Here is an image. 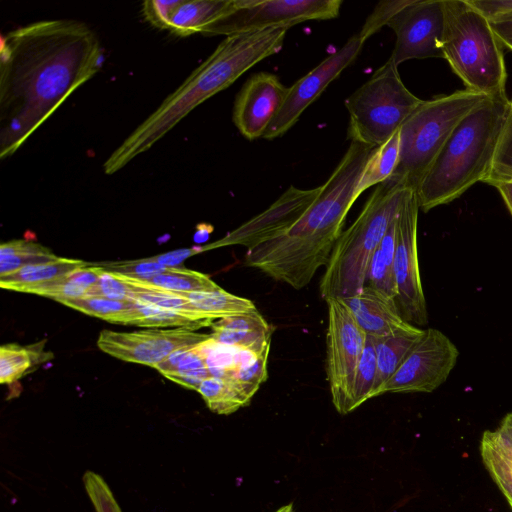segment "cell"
Wrapping results in <instances>:
<instances>
[{"label": "cell", "mask_w": 512, "mask_h": 512, "mask_svg": "<svg viewBox=\"0 0 512 512\" xmlns=\"http://www.w3.org/2000/svg\"><path fill=\"white\" fill-rule=\"evenodd\" d=\"M102 61L97 35L77 20L32 22L2 37L0 158L12 156Z\"/></svg>", "instance_id": "6da1fadb"}, {"label": "cell", "mask_w": 512, "mask_h": 512, "mask_svg": "<svg viewBox=\"0 0 512 512\" xmlns=\"http://www.w3.org/2000/svg\"><path fill=\"white\" fill-rule=\"evenodd\" d=\"M373 149L351 142L304 215L284 233L248 249L244 264L296 290L307 286L329 261Z\"/></svg>", "instance_id": "7a4b0ae2"}, {"label": "cell", "mask_w": 512, "mask_h": 512, "mask_svg": "<svg viewBox=\"0 0 512 512\" xmlns=\"http://www.w3.org/2000/svg\"><path fill=\"white\" fill-rule=\"evenodd\" d=\"M288 28L227 36L184 82L110 154L103 164L112 175L150 149L204 101L228 88L244 72L278 53Z\"/></svg>", "instance_id": "3957f363"}, {"label": "cell", "mask_w": 512, "mask_h": 512, "mask_svg": "<svg viewBox=\"0 0 512 512\" xmlns=\"http://www.w3.org/2000/svg\"><path fill=\"white\" fill-rule=\"evenodd\" d=\"M507 96L489 98L454 129L423 176L416 196L424 212L460 197L487 176L506 118Z\"/></svg>", "instance_id": "277c9868"}, {"label": "cell", "mask_w": 512, "mask_h": 512, "mask_svg": "<svg viewBox=\"0 0 512 512\" xmlns=\"http://www.w3.org/2000/svg\"><path fill=\"white\" fill-rule=\"evenodd\" d=\"M408 189L391 178L378 184L356 220L342 231L320 280L325 301L354 296L365 286L370 259L397 218Z\"/></svg>", "instance_id": "5b68a950"}, {"label": "cell", "mask_w": 512, "mask_h": 512, "mask_svg": "<svg viewBox=\"0 0 512 512\" xmlns=\"http://www.w3.org/2000/svg\"><path fill=\"white\" fill-rule=\"evenodd\" d=\"M443 58L466 89L489 98L506 96L503 46L489 20L467 0H443Z\"/></svg>", "instance_id": "8992f818"}, {"label": "cell", "mask_w": 512, "mask_h": 512, "mask_svg": "<svg viewBox=\"0 0 512 512\" xmlns=\"http://www.w3.org/2000/svg\"><path fill=\"white\" fill-rule=\"evenodd\" d=\"M489 97L463 89L423 100L400 127V157L391 179L416 191L457 125Z\"/></svg>", "instance_id": "52a82bcc"}, {"label": "cell", "mask_w": 512, "mask_h": 512, "mask_svg": "<svg viewBox=\"0 0 512 512\" xmlns=\"http://www.w3.org/2000/svg\"><path fill=\"white\" fill-rule=\"evenodd\" d=\"M422 102L404 85L398 66L389 58L345 101L347 138L376 148L396 133Z\"/></svg>", "instance_id": "ba28073f"}, {"label": "cell", "mask_w": 512, "mask_h": 512, "mask_svg": "<svg viewBox=\"0 0 512 512\" xmlns=\"http://www.w3.org/2000/svg\"><path fill=\"white\" fill-rule=\"evenodd\" d=\"M342 0H232L228 10L202 32L205 36L237 35L271 28H290L309 20L339 15Z\"/></svg>", "instance_id": "9c48e42d"}, {"label": "cell", "mask_w": 512, "mask_h": 512, "mask_svg": "<svg viewBox=\"0 0 512 512\" xmlns=\"http://www.w3.org/2000/svg\"><path fill=\"white\" fill-rule=\"evenodd\" d=\"M326 374L332 403L338 413L351 410V392L355 372L365 347L367 334L340 298L326 301Z\"/></svg>", "instance_id": "30bf717a"}, {"label": "cell", "mask_w": 512, "mask_h": 512, "mask_svg": "<svg viewBox=\"0 0 512 512\" xmlns=\"http://www.w3.org/2000/svg\"><path fill=\"white\" fill-rule=\"evenodd\" d=\"M418 211L416 192L409 188L403 198L396 222L394 275L397 297L395 301L402 318L417 327L424 326L428 322L418 262Z\"/></svg>", "instance_id": "8fae6325"}, {"label": "cell", "mask_w": 512, "mask_h": 512, "mask_svg": "<svg viewBox=\"0 0 512 512\" xmlns=\"http://www.w3.org/2000/svg\"><path fill=\"white\" fill-rule=\"evenodd\" d=\"M458 348L443 332L424 329L396 372L380 388L385 393H429L441 386L455 367Z\"/></svg>", "instance_id": "7c38bea8"}, {"label": "cell", "mask_w": 512, "mask_h": 512, "mask_svg": "<svg viewBox=\"0 0 512 512\" xmlns=\"http://www.w3.org/2000/svg\"><path fill=\"white\" fill-rule=\"evenodd\" d=\"M388 26L396 35L390 58L397 66L410 59L443 58V0H412Z\"/></svg>", "instance_id": "4fadbf2b"}, {"label": "cell", "mask_w": 512, "mask_h": 512, "mask_svg": "<svg viewBox=\"0 0 512 512\" xmlns=\"http://www.w3.org/2000/svg\"><path fill=\"white\" fill-rule=\"evenodd\" d=\"M210 340V334L186 328L133 332L104 329L98 336L97 346L117 359L154 367L177 350L195 347Z\"/></svg>", "instance_id": "5bb4252c"}, {"label": "cell", "mask_w": 512, "mask_h": 512, "mask_svg": "<svg viewBox=\"0 0 512 512\" xmlns=\"http://www.w3.org/2000/svg\"><path fill=\"white\" fill-rule=\"evenodd\" d=\"M364 41L359 34L352 35L337 51L289 87L288 95L262 138L272 140L284 135L299 120L302 113L327 86L335 80L359 55Z\"/></svg>", "instance_id": "9a60e30c"}, {"label": "cell", "mask_w": 512, "mask_h": 512, "mask_svg": "<svg viewBox=\"0 0 512 512\" xmlns=\"http://www.w3.org/2000/svg\"><path fill=\"white\" fill-rule=\"evenodd\" d=\"M321 191V186L313 189H300L290 186L269 208L248 220L224 238L205 247L203 250L229 245H242L251 249L291 228L313 204Z\"/></svg>", "instance_id": "2e32d148"}, {"label": "cell", "mask_w": 512, "mask_h": 512, "mask_svg": "<svg viewBox=\"0 0 512 512\" xmlns=\"http://www.w3.org/2000/svg\"><path fill=\"white\" fill-rule=\"evenodd\" d=\"M288 92L275 74L263 71L250 76L236 95L232 113L241 135L249 141L263 137Z\"/></svg>", "instance_id": "e0dca14e"}, {"label": "cell", "mask_w": 512, "mask_h": 512, "mask_svg": "<svg viewBox=\"0 0 512 512\" xmlns=\"http://www.w3.org/2000/svg\"><path fill=\"white\" fill-rule=\"evenodd\" d=\"M340 299L345 302L367 335L376 338L387 337L408 331L415 326L402 318L395 299L369 285H365L354 296Z\"/></svg>", "instance_id": "ac0fdd59"}, {"label": "cell", "mask_w": 512, "mask_h": 512, "mask_svg": "<svg viewBox=\"0 0 512 512\" xmlns=\"http://www.w3.org/2000/svg\"><path fill=\"white\" fill-rule=\"evenodd\" d=\"M211 330L215 342L259 354L270 346L273 327L255 310L216 320Z\"/></svg>", "instance_id": "d6986e66"}, {"label": "cell", "mask_w": 512, "mask_h": 512, "mask_svg": "<svg viewBox=\"0 0 512 512\" xmlns=\"http://www.w3.org/2000/svg\"><path fill=\"white\" fill-rule=\"evenodd\" d=\"M232 0H177L168 30L181 37L201 33L228 10Z\"/></svg>", "instance_id": "ffe728a7"}, {"label": "cell", "mask_w": 512, "mask_h": 512, "mask_svg": "<svg viewBox=\"0 0 512 512\" xmlns=\"http://www.w3.org/2000/svg\"><path fill=\"white\" fill-rule=\"evenodd\" d=\"M153 368L169 380L194 390L212 376L203 344L177 350Z\"/></svg>", "instance_id": "44dd1931"}, {"label": "cell", "mask_w": 512, "mask_h": 512, "mask_svg": "<svg viewBox=\"0 0 512 512\" xmlns=\"http://www.w3.org/2000/svg\"><path fill=\"white\" fill-rule=\"evenodd\" d=\"M109 323L151 328H186L193 331L212 325L137 300H133L128 309L117 314Z\"/></svg>", "instance_id": "7402d4cb"}, {"label": "cell", "mask_w": 512, "mask_h": 512, "mask_svg": "<svg viewBox=\"0 0 512 512\" xmlns=\"http://www.w3.org/2000/svg\"><path fill=\"white\" fill-rule=\"evenodd\" d=\"M423 332L424 329L414 326L396 335L375 337L377 372L372 398L378 396L380 388L396 372Z\"/></svg>", "instance_id": "603a6c76"}, {"label": "cell", "mask_w": 512, "mask_h": 512, "mask_svg": "<svg viewBox=\"0 0 512 512\" xmlns=\"http://www.w3.org/2000/svg\"><path fill=\"white\" fill-rule=\"evenodd\" d=\"M90 265L82 260L58 257L54 261L28 265L10 274L0 276V286L3 289L23 292L26 288L62 277Z\"/></svg>", "instance_id": "cb8c5ba5"}, {"label": "cell", "mask_w": 512, "mask_h": 512, "mask_svg": "<svg viewBox=\"0 0 512 512\" xmlns=\"http://www.w3.org/2000/svg\"><path fill=\"white\" fill-rule=\"evenodd\" d=\"M104 272L102 267L91 264L62 277L26 288L23 292L37 294L56 301L62 298L84 297L87 295L88 289L100 279Z\"/></svg>", "instance_id": "d4e9b609"}, {"label": "cell", "mask_w": 512, "mask_h": 512, "mask_svg": "<svg viewBox=\"0 0 512 512\" xmlns=\"http://www.w3.org/2000/svg\"><path fill=\"white\" fill-rule=\"evenodd\" d=\"M399 157L400 129L386 142L372 150L357 185V196L359 197L371 186H377L389 180L398 166Z\"/></svg>", "instance_id": "484cf974"}, {"label": "cell", "mask_w": 512, "mask_h": 512, "mask_svg": "<svg viewBox=\"0 0 512 512\" xmlns=\"http://www.w3.org/2000/svg\"><path fill=\"white\" fill-rule=\"evenodd\" d=\"M175 293L188 299L193 305L207 313L215 321L257 310L251 300L231 294L222 288L215 291Z\"/></svg>", "instance_id": "4316f807"}, {"label": "cell", "mask_w": 512, "mask_h": 512, "mask_svg": "<svg viewBox=\"0 0 512 512\" xmlns=\"http://www.w3.org/2000/svg\"><path fill=\"white\" fill-rule=\"evenodd\" d=\"M207 407L214 413L229 415L251 401L229 378L210 376L198 387Z\"/></svg>", "instance_id": "83f0119b"}, {"label": "cell", "mask_w": 512, "mask_h": 512, "mask_svg": "<svg viewBox=\"0 0 512 512\" xmlns=\"http://www.w3.org/2000/svg\"><path fill=\"white\" fill-rule=\"evenodd\" d=\"M58 259L47 247L32 240H12L0 246V276L22 267Z\"/></svg>", "instance_id": "f1b7e54d"}, {"label": "cell", "mask_w": 512, "mask_h": 512, "mask_svg": "<svg viewBox=\"0 0 512 512\" xmlns=\"http://www.w3.org/2000/svg\"><path fill=\"white\" fill-rule=\"evenodd\" d=\"M270 346L259 354L249 353L225 376L231 379L250 399L268 378V356Z\"/></svg>", "instance_id": "f546056e"}, {"label": "cell", "mask_w": 512, "mask_h": 512, "mask_svg": "<svg viewBox=\"0 0 512 512\" xmlns=\"http://www.w3.org/2000/svg\"><path fill=\"white\" fill-rule=\"evenodd\" d=\"M139 280L173 292L215 291L221 288L208 275L177 266L170 272Z\"/></svg>", "instance_id": "4dcf8cb0"}, {"label": "cell", "mask_w": 512, "mask_h": 512, "mask_svg": "<svg viewBox=\"0 0 512 512\" xmlns=\"http://www.w3.org/2000/svg\"><path fill=\"white\" fill-rule=\"evenodd\" d=\"M377 364L375 337L367 335L366 343L358 362L351 392V410L372 398L376 380Z\"/></svg>", "instance_id": "1f68e13d"}, {"label": "cell", "mask_w": 512, "mask_h": 512, "mask_svg": "<svg viewBox=\"0 0 512 512\" xmlns=\"http://www.w3.org/2000/svg\"><path fill=\"white\" fill-rule=\"evenodd\" d=\"M510 180H512V100H509L492 164L483 182L494 186Z\"/></svg>", "instance_id": "d6a6232c"}, {"label": "cell", "mask_w": 512, "mask_h": 512, "mask_svg": "<svg viewBox=\"0 0 512 512\" xmlns=\"http://www.w3.org/2000/svg\"><path fill=\"white\" fill-rule=\"evenodd\" d=\"M57 301L67 307L107 322H110L117 314L128 309L133 304V300H114L96 296L62 298Z\"/></svg>", "instance_id": "836d02e7"}, {"label": "cell", "mask_w": 512, "mask_h": 512, "mask_svg": "<svg viewBox=\"0 0 512 512\" xmlns=\"http://www.w3.org/2000/svg\"><path fill=\"white\" fill-rule=\"evenodd\" d=\"M32 349L18 344H6L0 347V382L10 384L21 377L33 365Z\"/></svg>", "instance_id": "e575fe53"}, {"label": "cell", "mask_w": 512, "mask_h": 512, "mask_svg": "<svg viewBox=\"0 0 512 512\" xmlns=\"http://www.w3.org/2000/svg\"><path fill=\"white\" fill-rule=\"evenodd\" d=\"M482 460L497 484L504 492L512 488V459L498 450L484 435L481 440Z\"/></svg>", "instance_id": "d590c367"}, {"label": "cell", "mask_w": 512, "mask_h": 512, "mask_svg": "<svg viewBox=\"0 0 512 512\" xmlns=\"http://www.w3.org/2000/svg\"><path fill=\"white\" fill-rule=\"evenodd\" d=\"M105 272L126 275L137 279H148L174 269L154 258L98 263Z\"/></svg>", "instance_id": "8d00e7d4"}, {"label": "cell", "mask_w": 512, "mask_h": 512, "mask_svg": "<svg viewBox=\"0 0 512 512\" xmlns=\"http://www.w3.org/2000/svg\"><path fill=\"white\" fill-rule=\"evenodd\" d=\"M83 483L96 512H122L108 484L99 474L86 471Z\"/></svg>", "instance_id": "74e56055"}, {"label": "cell", "mask_w": 512, "mask_h": 512, "mask_svg": "<svg viewBox=\"0 0 512 512\" xmlns=\"http://www.w3.org/2000/svg\"><path fill=\"white\" fill-rule=\"evenodd\" d=\"M366 281H368V284L365 283L366 285H369L396 300L397 288L394 266L384 261L378 249L375 250L370 259Z\"/></svg>", "instance_id": "f35d334b"}, {"label": "cell", "mask_w": 512, "mask_h": 512, "mask_svg": "<svg viewBox=\"0 0 512 512\" xmlns=\"http://www.w3.org/2000/svg\"><path fill=\"white\" fill-rule=\"evenodd\" d=\"M411 1L412 0H392L379 2L366 18L362 28L358 32L360 38L365 42L383 26L388 25L390 20L409 5Z\"/></svg>", "instance_id": "ab89813d"}, {"label": "cell", "mask_w": 512, "mask_h": 512, "mask_svg": "<svg viewBox=\"0 0 512 512\" xmlns=\"http://www.w3.org/2000/svg\"><path fill=\"white\" fill-rule=\"evenodd\" d=\"M132 288L116 275L104 272L100 279L92 285L86 296L105 297L114 300H131Z\"/></svg>", "instance_id": "60d3db41"}, {"label": "cell", "mask_w": 512, "mask_h": 512, "mask_svg": "<svg viewBox=\"0 0 512 512\" xmlns=\"http://www.w3.org/2000/svg\"><path fill=\"white\" fill-rule=\"evenodd\" d=\"M177 0H146L142 3L144 18L158 29L168 30L169 20Z\"/></svg>", "instance_id": "b9f144b4"}, {"label": "cell", "mask_w": 512, "mask_h": 512, "mask_svg": "<svg viewBox=\"0 0 512 512\" xmlns=\"http://www.w3.org/2000/svg\"><path fill=\"white\" fill-rule=\"evenodd\" d=\"M503 454L512 459V412L508 413L495 431L483 434Z\"/></svg>", "instance_id": "7bdbcfd3"}, {"label": "cell", "mask_w": 512, "mask_h": 512, "mask_svg": "<svg viewBox=\"0 0 512 512\" xmlns=\"http://www.w3.org/2000/svg\"><path fill=\"white\" fill-rule=\"evenodd\" d=\"M488 20L512 13V0H467Z\"/></svg>", "instance_id": "ee69618b"}, {"label": "cell", "mask_w": 512, "mask_h": 512, "mask_svg": "<svg viewBox=\"0 0 512 512\" xmlns=\"http://www.w3.org/2000/svg\"><path fill=\"white\" fill-rule=\"evenodd\" d=\"M503 48L512 52V13L489 20Z\"/></svg>", "instance_id": "f6af8a7d"}, {"label": "cell", "mask_w": 512, "mask_h": 512, "mask_svg": "<svg viewBox=\"0 0 512 512\" xmlns=\"http://www.w3.org/2000/svg\"><path fill=\"white\" fill-rule=\"evenodd\" d=\"M500 192L510 214L512 215V180L500 182L494 185Z\"/></svg>", "instance_id": "bcb514c9"}, {"label": "cell", "mask_w": 512, "mask_h": 512, "mask_svg": "<svg viewBox=\"0 0 512 512\" xmlns=\"http://www.w3.org/2000/svg\"><path fill=\"white\" fill-rule=\"evenodd\" d=\"M506 497L510 507L512 508V488L502 492Z\"/></svg>", "instance_id": "7dc6e473"}, {"label": "cell", "mask_w": 512, "mask_h": 512, "mask_svg": "<svg viewBox=\"0 0 512 512\" xmlns=\"http://www.w3.org/2000/svg\"><path fill=\"white\" fill-rule=\"evenodd\" d=\"M275 512H294V511H293V506L291 504H288V505H285V506L279 508Z\"/></svg>", "instance_id": "c3c4849f"}]
</instances>
